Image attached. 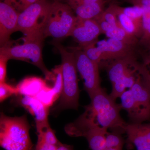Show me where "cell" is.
<instances>
[{"label":"cell","mask_w":150,"mask_h":150,"mask_svg":"<svg viewBox=\"0 0 150 150\" xmlns=\"http://www.w3.org/2000/svg\"><path fill=\"white\" fill-rule=\"evenodd\" d=\"M8 61L5 57L0 55V83L6 82L7 64Z\"/></svg>","instance_id":"cell-32"},{"label":"cell","mask_w":150,"mask_h":150,"mask_svg":"<svg viewBox=\"0 0 150 150\" xmlns=\"http://www.w3.org/2000/svg\"><path fill=\"white\" fill-rule=\"evenodd\" d=\"M48 81H52L53 85L51 87L58 98L61 96L63 88V79L61 64L56 66L51 71L48 78Z\"/></svg>","instance_id":"cell-23"},{"label":"cell","mask_w":150,"mask_h":150,"mask_svg":"<svg viewBox=\"0 0 150 150\" xmlns=\"http://www.w3.org/2000/svg\"><path fill=\"white\" fill-rule=\"evenodd\" d=\"M41 38L25 37L22 44L11 46L9 42L1 47L0 55L10 60H19L36 66L44 74L46 78L50 76L51 71L44 65L42 56L43 41Z\"/></svg>","instance_id":"cell-6"},{"label":"cell","mask_w":150,"mask_h":150,"mask_svg":"<svg viewBox=\"0 0 150 150\" xmlns=\"http://www.w3.org/2000/svg\"><path fill=\"white\" fill-rule=\"evenodd\" d=\"M54 1H61V0H54Z\"/></svg>","instance_id":"cell-40"},{"label":"cell","mask_w":150,"mask_h":150,"mask_svg":"<svg viewBox=\"0 0 150 150\" xmlns=\"http://www.w3.org/2000/svg\"><path fill=\"white\" fill-rule=\"evenodd\" d=\"M112 6L115 10L124 14L131 18L135 20H142L144 9L139 6H134L128 7H122L114 5H112Z\"/></svg>","instance_id":"cell-25"},{"label":"cell","mask_w":150,"mask_h":150,"mask_svg":"<svg viewBox=\"0 0 150 150\" xmlns=\"http://www.w3.org/2000/svg\"><path fill=\"white\" fill-rule=\"evenodd\" d=\"M100 15L105 21H107L113 27L119 25L117 15L111 6L103 11Z\"/></svg>","instance_id":"cell-31"},{"label":"cell","mask_w":150,"mask_h":150,"mask_svg":"<svg viewBox=\"0 0 150 150\" xmlns=\"http://www.w3.org/2000/svg\"><path fill=\"white\" fill-rule=\"evenodd\" d=\"M126 143L121 134L116 132H107L105 136V147L118 148L123 149Z\"/></svg>","instance_id":"cell-27"},{"label":"cell","mask_w":150,"mask_h":150,"mask_svg":"<svg viewBox=\"0 0 150 150\" xmlns=\"http://www.w3.org/2000/svg\"><path fill=\"white\" fill-rule=\"evenodd\" d=\"M19 104L28 111L35 119L36 126L48 123L49 108L35 97L22 96Z\"/></svg>","instance_id":"cell-13"},{"label":"cell","mask_w":150,"mask_h":150,"mask_svg":"<svg viewBox=\"0 0 150 150\" xmlns=\"http://www.w3.org/2000/svg\"><path fill=\"white\" fill-rule=\"evenodd\" d=\"M117 15L119 25L131 35L136 36L139 40L142 34V20L131 18L120 12L115 10L111 5Z\"/></svg>","instance_id":"cell-19"},{"label":"cell","mask_w":150,"mask_h":150,"mask_svg":"<svg viewBox=\"0 0 150 150\" xmlns=\"http://www.w3.org/2000/svg\"><path fill=\"white\" fill-rule=\"evenodd\" d=\"M19 13L5 1L0 3V45L9 42L11 35L16 32Z\"/></svg>","instance_id":"cell-10"},{"label":"cell","mask_w":150,"mask_h":150,"mask_svg":"<svg viewBox=\"0 0 150 150\" xmlns=\"http://www.w3.org/2000/svg\"><path fill=\"white\" fill-rule=\"evenodd\" d=\"M77 71L83 81L84 88L90 98L101 88L98 64L92 61L79 46L71 47Z\"/></svg>","instance_id":"cell-8"},{"label":"cell","mask_w":150,"mask_h":150,"mask_svg":"<svg viewBox=\"0 0 150 150\" xmlns=\"http://www.w3.org/2000/svg\"><path fill=\"white\" fill-rule=\"evenodd\" d=\"M127 135L126 143L129 148L137 150L150 149V123H128L125 129Z\"/></svg>","instance_id":"cell-11"},{"label":"cell","mask_w":150,"mask_h":150,"mask_svg":"<svg viewBox=\"0 0 150 150\" xmlns=\"http://www.w3.org/2000/svg\"><path fill=\"white\" fill-rule=\"evenodd\" d=\"M103 150H122V149H118V148L105 147Z\"/></svg>","instance_id":"cell-37"},{"label":"cell","mask_w":150,"mask_h":150,"mask_svg":"<svg viewBox=\"0 0 150 150\" xmlns=\"http://www.w3.org/2000/svg\"><path fill=\"white\" fill-rule=\"evenodd\" d=\"M56 150H74V149L72 146L66 144H63L60 142L59 144L58 145Z\"/></svg>","instance_id":"cell-36"},{"label":"cell","mask_w":150,"mask_h":150,"mask_svg":"<svg viewBox=\"0 0 150 150\" xmlns=\"http://www.w3.org/2000/svg\"><path fill=\"white\" fill-rule=\"evenodd\" d=\"M101 34L99 25L95 19H82L77 17L70 36L73 38L79 47L83 48L97 41Z\"/></svg>","instance_id":"cell-9"},{"label":"cell","mask_w":150,"mask_h":150,"mask_svg":"<svg viewBox=\"0 0 150 150\" xmlns=\"http://www.w3.org/2000/svg\"><path fill=\"white\" fill-rule=\"evenodd\" d=\"M47 107H51L59 98L51 87L47 86L35 96Z\"/></svg>","instance_id":"cell-24"},{"label":"cell","mask_w":150,"mask_h":150,"mask_svg":"<svg viewBox=\"0 0 150 150\" xmlns=\"http://www.w3.org/2000/svg\"><path fill=\"white\" fill-rule=\"evenodd\" d=\"M143 150H150V149H146Z\"/></svg>","instance_id":"cell-39"},{"label":"cell","mask_w":150,"mask_h":150,"mask_svg":"<svg viewBox=\"0 0 150 150\" xmlns=\"http://www.w3.org/2000/svg\"><path fill=\"white\" fill-rule=\"evenodd\" d=\"M47 85L46 81L38 77H29L21 81L16 86L18 95L35 97Z\"/></svg>","instance_id":"cell-15"},{"label":"cell","mask_w":150,"mask_h":150,"mask_svg":"<svg viewBox=\"0 0 150 150\" xmlns=\"http://www.w3.org/2000/svg\"><path fill=\"white\" fill-rule=\"evenodd\" d=\"M60 1L67 4L70 7L78 5L94 3H104L103 0H61Z\"/></svg>","instance_id":"cell-33"},{"label":"cell","mask_w":150,"mask_h":150,"mask_svg":"<svg viewBox=\"0 0 150 150\" xmlns=\"http://www.w3.org/2000/svg\"><path fill=\"white\" fill-rule=\"evenodd\" d=\"M91 101L85 106V111L74 121L67 124L65 131L73 137H83L86 131L99 129L121 134L125 133L128 123L121 118V104H118L100 88L90 98Z\"/></svg>","instance_id":"cell-1"},{"label":"cell","mask_w":150,"mask_h":150,"mask_svg":"<svg viewBox=\"0 0 150 150\" xmlns=\"http://www.w3.org/2000/svg\"><path fill=\"white\" fill-rule=\"evenodd\" d=\"M109 62L106 69L112 86L110 95L115 100L135 83L139 76V64L133 54Z\"/></svg>","instance_id":"cell-4"},{"label":"cell","mask_w":150,"mask_h":150,"mask_svg":"<svg viewBox=\"0 0 150 150\" xmlns=\"http://www.w3.org/2000/svg\"><path fill=\"white\" fill-rule=\"evenodd\" d=\"M26 115L10 117L1 112L0 117V146L5 150H31L32 142Z\"/></svg>","instance_id":"cell-3"},{"label":"cell","mask_w":150,"mask_h":150,"mask_svg":"<svg viewBox=\"0 0 150 150\" xmlns=\"http://www.w3.org/2000/svg\"><path fill=\"white\" fill-rule=\"evenodd\" d=\"M96 44L102 51V61H112L133 54L134 47L112 38L98 40Z\"/></svg>","instance_id":"cell-12"},{"label":"cell","mask_w":150,"mask_h":150,"mask_svg":"<svg viewBox=\"0 0 150 150\" xmlns=\"http://www.w3.org/2000/svg\"><path fill=\"white\" fill-rule=\"evenodd\" d=\"M130 89L145 121L150 120V93L142 81L139 74L135 83Z\"/></svg>","instance_id":"cell-14"},{"label":"cell","mask_w":150,"mask_h":150,"mask_svg":"<svg viewBox=\"0 0 150 150\" xmlns=\"http://www.w3.org/2000/svg\"><path fill=\"white\" fill-rule=\"evenodd\" d=\"M40 0H5L4 1L11 6L20 13L30 6Z\"/></svg>","instance_id":"cell-30"},{"label":"cell","mask_w":150,"mask_h":150,"mask_svg":"<svg viewBox=\"0 0 150 150\" xmlns=\"http://www.w3.org/2000/svg\"><path fill=\"white\" fill-rule=\"evenodd\" d=\"M120 98L121 107L127 112L128 117L132 123H143L145 121L130 89L124 92Z\"/></svg>","instance_id":"cell-16"},{"label":"cell","mask_w":150,"mask_h":150,"mask_svg":"<svg viewBox=\"0 0 150 150\" xmlns=\"http://www.w3.org/2000/svg\"><path fill=\"white\" fill-rule=\"evenodd\" d=\"M77 17L71 8L62 2H51L43 29L44 38L50 37L59 41L70 36Z\"/></svg>","instance_id":"cell-5"},{"label":"cell","mask_w":150,"mask_h":150,"mask_svg":"<svg viewBox=\"0 0 150 150\" xmlns=\"http://www.w3.org/2000/svg\"><path fill=\"white\" fill-rule=\"evenodd\" d=\"M76 16L82 19H94L102 13L104 3H94L78 5L71 7Z\"/></svg>","instance_id":"cell-18"},{"label":"cell","mask_w":150,"mask_h":150,"mask_svg":"<svg viewBox=\"0 0 150 150\" xmlns=\"http://www.w3.org/2000/svg\"><path fill=\"white\" fill-rule=\"evenodd\" d=\"M38 139L42 140L50 144L58 146L60 142L57 139L55 132L49 125V123L36 126Z\"/></svg>","instance_id":"cell-22"},{"label":"cell","mask_w":150,"mask_h":150,"mask_svg":"<svg viewBox=\"0 0 150 150\" xmlns=\"http://www.w3.org/2000/svg\"><path fill=\"white\" fill-rule=\"evenodd\" d=\"M96 42L81 48L90 59L100 66L102 61V52L97 45Z\"/></svg>","instance_id":"cell-26"},{"label":"cell","mask_w":150,"mask_h":150,"mask_svg":"<svg viewBox=\"0 0 150 150\" xmlns=\"http://www.w3.org/2000/svg\"><path fill=\"white\" fill-rule=\"evenodd\" d=\"M147 46V47L148 49H149V51L150 53V40L149 42V43H148L147 45V46Z\"/></svg>","instance_id":"cell-38"},{"label":"cell","mask_w":150,"mask_h":150,"mask_svg":"<svg viewBox=\"0 0 150 150\" xmlns=\"http://www.w3.org/2000/svg\"><path fill=\"white\" fill-rule=\"evenodd\" d=\"M58 146L48 144L42 140L38 139L35 150H56Z\"/></svg>","instance_id":"cell-35"},{"label":"cell","mask_w":150,"mask_h":150,"mask_svg":"<svg viewBox=\"0 0 150 150\" xmlns=\"http://www.w3.org/2000/svg\"><path fill=\"white\" fill-rule=\"evenodd\" d=\"M51 4L48 0H40L21 12L16 31L23 33L26 37L45 39L42 32Z\"/></svg>","instance_id":"cell-7"},{"label":"cell","mask_w":150,"mask_h":150,"mask_svg":"<svg viewBox=\"0 0 150 150\" xmlns=\"http://www.w3.org/2000/svg\"><path fill=\"white\" fill-rule=\"evenodd\" d=\"M53 43L61 55L63 79V88L61 98L54 110L59 111L68 109L78 110L79 89L74 54L70 49L68 50L65 48L59 41L54 40Z\"/></svg>","instance_id":"cell-2"},{"label":"cell","mask_w":150,"mask_h":150,"mask_svg":"<svg viewBox=\"0 0 150 150\" xmlns=\"http://www.w3.org/2000/svg\"></svg>","instance_id":"cell-41"},{"label":"cell","mask_w":150,"mask_h":150,"mask_svg":"<svg viewBox=\"0 0 150 150\" xmlns=\"http://www.w3.org/2000/svg\"><path fill=\"white\" fill-rule=\"evenodd\" d=\"M139 72L142 81L150 93V57L146 59L143 64H140Z\"/></svg>","instance_id":"cell-28"},{"label":"cell","mask_w":150,"mask_h":150,"mask_svg":"<svg viewBox=\"0 0 150 150\" xmlns=\"http://www.w3.org/2000/svg\"><path fill=\"white\" fill-rule=\"evenodd\" d=\"M105 35L108 38L119 40L133 47L139 43V38L129 34L120 25L112 27Z\"/></svg>","instance_id":"cell-21"},{"label":"cell","mask_w":150,"mask_h":150,"mask_svg":"<svg viewBox=\"0 0 150 150\" xmlns=\"http://www.w3.org/2000/svg\"><path fill=\"white\" fill-rule=\"evenodd\" d=\"M100 14L94 19H95L96 21L98 23L102 33H104L105 34L106 33L109 31L110 29H112L113 26L109 24L107 21H105L104 19L103 18Z\"/></svg>","instance_id":"cell-34"},{"label":"cell","mask_w":150,"mask_h":150,"mask_svg":"<svg viewBox=\"0 0 150 150\" xmlns=\"http://www.w3.org/2000/svg\"><path fill=\"white\" fill-rule=\"evenodd\" d=\"M134 6L144 9L142 18V34L139 40L141 45L146 46L150 40V0H130Z\"/></svg>","instance_id":"cell-17"},{"label":"cell","mask_w":150,"mask_h":150,"mask_svg":"<svg viewBox=\"0 0 150 150\" xmlns=\"http://www.w3.org/2000/svg\"><path fill=\"white\" fill-rule=\"evenodd\" d=\"M108 131L94 129L88 130L83 137L87 140L91 150H103L105 148V136Z\"/></svg>","instance_id":"cell-20"},{"label":"cell","mask_w":150,"mask_h":150,"mask_svg":"<svg viewBox=\"0 0 150 150\" xmlns=\"http://www.w3.org/2000/svg\"><path fill=\"white\" fill-rule=\"evenodd\" d=\"M13 95H18L16 87L12 86L6 82L0 83V101L2 102Z\"/></svg>","instance_id":"cell-29"}]
</instances>
